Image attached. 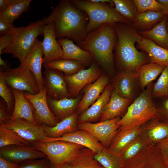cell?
<instances>
[{"instance_id": "52", "label": "cell", "mask_w": 168, "mask_h": 168, "mask_svg": "<svg viewBox=\"0 0 168 168\" xmlns=\"http://www.w3.org/2000/svg\"><path fill=\"white\" fill-rule=\"evenodd\" d=\"M0 64L1 66L3 65L4 67L5 70L10 68L9 63H7V61L2 60L1 56H0Z\"/></svg>"}, {"instance_id": "49", "label": "cell", "mask_w": 168, "mask_h": 168, "mask_svg": "<svg viewBox=\"0 0 168 168\" xmlns=\"http://www.w3.org/2000/svg\"><path fill=\"white\" fill-rule=\"evenodd\" d=\"M162 7L161 12L165 16H168V0H156Z\"/></svg>"}, {"instance_id": "12", "label": "cell", "mask_w": 168, "mask_h": 168, "mask_svg": "<svg viewBox=\"0 0 168 168\" xmlns=\"http://www.w3.org/2000/svg\"><path fill=\"white\" fill-rule=\"evenodd\" d=\"M44 75V87L47 96L57 100L71 98L62 72L54 69L45 68Z\"/></svg>"}, {"instance_id": "4", "label": "cell", "mask_w": 168, "mask_h": 168, "mask_svg": "<svg viewBox=\"0 0 168 168\" xmlns=\"http://www.w3.org/2000/svg\"><path fill=\"white\" fill-rule=\"evenodd\" d=\"M13 38L12 42L0 53L11 54L17 58L21 64H24L25 59L32 49L37 37L44 35V24L42 20L31 22L26 26L10 28L8 33Z\"/></svg>"}, {"instance_id": "22", "label": "cell", "mask_w": 168, "mask_h": 168, "mask_svg": "<svg viewBox=\"0 0 168 168\" xmlns=\"http://www.w3.org/2000/svg\"><path fill=\"white\" fill-rule=\"evenodd\" d=\"M113 90L112 86L106 87L98 99L80 115L79 123L96 121L101 117L104 109L109 102Z\"/></svg>"}, {"instance_id": "36", "label": "cell", "mask_w": 168, "mask_h": 168, "mask_svg": "<svg viewBox=\"0 0 168 168\" xmlns=\"http://www.w3.org/2000/svg\"><path fill=\"white\" fill-rule=\"evenodd\" d=\"M95 159L104 168H120V161L118 156L104 147L95 154Z\"/></svg>"}, {"instance_id": "9", "label": "cell", "mask_w": 168, "mask_h": 168, "mask_svg": "<svg viewBox=\"0 0 168 168\" xmlns=\"http://www.w3.org/2000/svg\"><path fill=\"white\" fill-rule=\"evenodd\" d=\"M120 119L117 117L96 123L83 122L79 123L77 127L91 134L106 148L109 146L117 133L119 127L118 123Z\"/></svg>"}, {"instance_id": "2", "label": "cell", "mask_w": 168, "mask_h": 168, "mask_svg": "<svg viewBox=\"0 0 168 168\" xmlns=\"http://www.w3.org/2000/svg\"><path fill=\"white\" fill-rule=\"evenodd\" d=\"M114 26L117 36L114 50L119 66L124 71H137L148 60L145 54L135 45L142 36L132 24L117 23Z\"/></svg>"}, {"instance_id": "1", "label": "cell", "mask_w": 168, "mask_h": 168, "mask_svg": "<svg viewBox=\"0 0 168 168\" xmlns=\"http://www.w3.org/2000/svg\"><path fill=\"white\" fill-rule=\"evenodd\" d=\"M42 21L44 25L54 22L56 38L71 39L78 45L87 35L89 22L87 15L74 7L69 0H61L50 14L44 17Z\"/></svg>"}, {"instance_id": "15", "label": "cell", "mask_w": 168, "mask_h": 168, "mask_svg": "<svg viewBox=\"0 0 168 168\" xmlns=\"http://www.w3.org/2000/svg\"><path fill=\"white\" fill-rule=\"evenodd\" d=\"M44 51L42 42L37 38L30 52L26 56L24 64L34 75L40 91L44 88V77L42 72Z\"/></svg>"}, {"instance_id": "53", "label": "cell", "mask_w": 168, "mask_h": 168, "mask_svg": "<svg viewBox=\"0 0 168 168\" xmlns=\"http://www.w3.org/2000/svg\"><path fill=\"white\" fill-rule=\"evenodd\" d=\"M166 29L168 33V21L167 20V22L166 24Z\"/></svg>"}, {"instance_id": "26", "label": "cell", "mask_w": 168, "mask_h": 168, "mask_svg": "<svg viewBox=\"0 0 168 168\" xmlns=\"http://www.w3.org/2000/svg\"><path fill=\"white\" fill-rule=\"evenodd\" d=\"M77 116V113L75 112L58 123L54 126L41 125L47 137L58 138L66 133L76 131Z\"/></svg>"}, {"instance_id": "20", "label": "cell", "mask_w": 168, "mask_h": 168, "mask_svg": "<svg viewBox=\"0 0 168 168\" xmlns=\"http://www.w3.org/2000/svg\"><path fill=\"white\" fill-rule=\"evenodd\" d=\"M138 80L136 71H124L117 77L114 89L121 97L131 100L134 94Z\"/></svg>"}, {"instance_id": "25", "label": "cell", "mask_w": 168, "mask_h": 168, "mask_svg": "<svg viewBox=\"0 0 168 168\" xmlns=\"http://www.w3.org/2000/svg\"><path fill=\"white\" fill-rule=\"evenodd\" d=\"M131 102V100L119 96L113 89L110 100L104 109L100 122L118 117Z\"/></svg>"}, {"instance_id": "41", "label": "cell", "mask_w": 168, "mask_h": 168, "mask_svg": "<svg viewBox=\"0 0 168 168\" xmlns=\"http://www.w3.org/2000/svg\"><path fill=\"white\" fill-rule=\"evenodd\" d=\"M51 166L46 157L25 161L19 165L17 168H50Z\"/></svg>"}, {"instance_id": "47", "label": "cell", "mask_w": 168, "mask_h": 168, "mask_svg": "<svg viewBox=\"0 0 168 168\" xmlns=\"http://www.w3.org/2000/svg\"><path fill=\"white\" fill-rule=\"evenodd\" d=\"M19 165L10 162L0 156V168H17Z\"/></svg>"}, {"instance_id": "7", "label": "cell", "mask_w": 168, "mask_h": 168, "mask_svg": "<svg viewBox=\"0 0 168 168\" xmlns=\"http://www.w3.org/2000/svg\"><path fill=\"white\" fill-rule=\"evenodd\" d=\"M31 144L45 154L51 165L69 163L82 152L83 147L79 144L61 141L39 142Z\"/></svg>"}, {"instance_id": "34", "label": "cell", "mask_w": 168, "mask_h": 168, "mask_svg": "<svg viewBox=\"0 0 168 168\" xmlns=\"http://www.w3.org/2000/svg\"><path fill=\"white\" fill-rule=\"evenodd\" d=\"M94 154L90 150L82 151L69 163L71 168H104L95 159Z\"/></svg>"}, {"instance_id": "24", "label": "cell", "mask_w": 168, "mask_h": 168, "mask_svg": "<svg viewBox=\"0 0 168 168\" xmlns=\"http://www.w3.org/2000/svg\"><path fill=\"white\" fill-rule=\"evenodd\" d=\"M136 44L138 48L147 54L150 62L168 66V49L163 48L152 40L142 36Z\"/></svg>"}, {"instance_id": "5", "label": "cell", "mask_w": 168, "mask_h": 168, "mask_svg": "<svg viewBox=\"0 0 168 168\" xmlns=\"http://www.w3.org/2000/svg\"><path fill=\"white\" fill-rule=\"evenodd\" d=\"M152 88L151 83L128 107L126 113L118 123L121 130L139 126L160 116L152 100Z\"/></svg>"}, {"instance_id": "38", "label": "cell", "mask_w": 168, "mask_h": 168, "mask_svg": "<svg viewBox=\"0 0 168 168\" xmlns=\"http://www.w3.org/2000/svg\"><path fill=\"white\" fill-rule=\"evenodd\" d=\"M148 131L150 138L155 141H162L168 137V123L155 121Z\"/></svg>"}, {"instance_id": "3", "label": "cell", "mask_w": 168, "mask_h": 168, "mask_svg": "<svg viewBox=\"0 0 168 168\" xmlns=\"http://www.w3.org/2000/svg\"><path fill=\"white\" fill-rule=\"evenodd\" d=\"M114 24H104L88 33L78 45L89 52L100 65L106 70L113 67V51L117 36Z\"/></svg>"}, {"instance_id": "27", "label": "cell", "mask_w": 168, "mask_h": 168, "mask_svg": "<svg viewBox=\"0 0 168 168\" xmlns=\"http://www.w3.org/2000/svg\"><path fill=\"white\" fill-rule=\"evenodd\" d=\"M167 16H165L162 20L155 25L151 29L140 31L142 36L150 39L158 45L168 49V33L166 29Z\"/></svg>"}, {"instance_id": "37", "label": "cell", "mask_w": 168, "mask_h": 168, "mask_svg": "<svg viewBox=\"0 0 168 168\" xmlns=\"http://www.w3.org/2000/svg\"><path fill=\"white\" fill-rule=\"evenodd\" d=\"M152 96L154 97L168 96V66H166L152 87Z\"/></svg>"}, {"instance_id": "30", "label": "cell", "mask_w": 168, "mask_h": 168, "mask_svg": "<svg viewBox=\"0 0 168 168\" xmlns=\"http://www.w3.org/2000/svg\"><path fill=\"white\" fill-rule=\"evenodd\" d=\"M164 16L161 11H147L138 13L136 20L132 24L140 31L148 30L161 21Z\"/></svg>"}, {"instance_id": "51", "label": "cell", "mask_w": 168, "mask_h": 168, "mask_svg": "<svg viewBox=\"0 0 168 168\" xmlns=\"http://www.w3.org/2000/svg\"><path fill=\"white\" fill-rule=\"evenodd\" d=\"M163 107L164 113L168 117V99L164 102Z\"/></svg>"}, {"instance_id": "46", "label": "cell", "mask_w": 168, "mask_h": 168, "mask_svg": "<svg viewBox=\"0 0 168 168\" xmlns=\"http://www.w3.org/2000/svg\"><path fill=\"white\" fill-rule=\"evenodd\" d=\"M21 0H0V13L8 7L15 4Z\"/></svg>"}, {"instance_id": "23", "label": "cell", "mask_w": 168, "mask_h": 168, "mask_svg": "<svg viewBox=\"0 0 168 168\" xmlns=\"http://www.w3.org/2000/svg\"><path fill=\"white\" fill-rule=\"evenodd\" d=\"M12 90L14 96L15 104L11 119H22L37 125L34 118L33 106L30 101L25 97L24 91Z\"/></svg>"}, {"instance_id": "33", "label": "cell", "mask_w": 168, "mask_h": 168, "mask_svg": "<svg viewBox=\"0 0 168 168\" xmlns=\"http://www.w3.org/2000/svg\"><path fill=\"white\" fill-rule=\"evenodd\" d=\"M31 0H21L0 13V16L9 23L12 24L14 21L19 18L22 14L28 11Z\"/></svg>"}, {"instance_id": "42", "label": "cell", "mask_w": 168, "mask_h": 168, "mask_svg": "<svg viewBox=\"0 0 168 168\" xmlns=\"http://www.w3.org/2000/svg\"><path fill=\"white\" fill-rule=\"evenodd\" d=\"M142 147V144L141 142L138 141L133 142L125 151L124 154V158L126 159L132 158L140 150Z\"/></svg>"}, {"instance_id": "54", "label": "cell", "mask_w": 168, "mask_h": 168, "mask_svg": "<svg viewBox=\"0 0 168 168\" xmlns=\"http://www.w3.org/2000/svg\"><path fill=\"white\" fill-rule=\"evenodd\" d=\"M167 16V20L168 21V16Z\"/></svg>"}, {"instance_id": "6", "label": "cell", "mask_w": 168, "mask_h": 168, "mask_svg": "<svg viewBox=\"0 0 168 168\" xmlns=\"http://www.w3.org/2000/svg\"><path fill=\"white\" fill-rule=\"evenodd\" d=\"M69 1L76 8L87 15L89 22L86 29L87 35L104 24H131L114 8L107 3L94 2L90 0Z\"/></svg>"}, {"instance_id": "29", "label": "cell", "mask_w": 168, "mask_h": 168, "mask_svg": "<svg viewBox=\"0 0 168 168\" xmlns=\"http://www.w3.org/2000/svg\"><path fill=\"white\" fill-rule=\"evenodd\" d=\"M166 66L150 62L141 66L137 70L138 80L142 89L147 86L161 73Z\"/></svg>"}, {"instance_id": "21", "label": "cell", "mask_w": 168, "mask_h": 168, "mask_svg": "<svg viewBox=\"0 0 168 168\" xmlns=\"http://www.w3.org/2000/svg\"><path fill=\"white\" fill-rule=\"evenodd\" d=\"M49 108L55 117L61 120L74 113L81 100L80 97L65 98L57 100L46 96Z\"/></svg>"}, {"instance_id": "16", "label": "cell", "mask_w": 168, "mask_h": 168, "mask_svg": "<svg viewBox=\"0 0 168 168\" xmlns=\"http://www.w3.org/2000/svg\"><path fill=\"white\" fill-rule=\"evenodd\" d=\"M55 141L68 142L81 145L87 147L94 154L99 152L104 147L101 143L92 135L82 130L66 133L58 138L47 137L42 142Z\"/></svg>"}, {"instance_id": "18", "label": "cell", "mask_w": 168, "mask_h": 168, "mask_svg": "<svg viewBox=\"0 0 168 168\" xmlns=\"http://www.w3.org/2000/svg\"><path fill=\"white\" fill-rule=\"evenodd\" d=\"M108 82V78L103 74L93 83L87 86L77 108L78 113L82 114L98 99Z\"/></svg>"}, {"instance_id": "50", "label": "cell", "mask_w": 168, "mask_h": 168, "mask_svg": "<svg viewBox=\"0 0 168 168\" xmlns=\"http://www.w3.org/2000/svg\"><path fill=\"white\" fill-rule=\"evenodd\" d=\"M50 168H71V167L69 163H67L59 165H51Z\"/></svg>"}, {"instance_id": "13", "label": "cell", "mask_w": 168, "mask_h": 168, "mask_svg": "<svg viewBox=\"0 0 168 168\" xmlns=\"http://www.w3.org/2000/svg\"><path fill=\"white\" fill-rule=\"evenodd\" d=\"M101 73L99 67L93 62L88 69H82L72 75H64L68 89L71 96H77L85 86L96 81Z\"/></svg>"}, {"instance_id": "8", "label": "cell", "mask_w": 168, "mask_h": 168, "mask_svg": "<svg viewBox=\"0 0 168 168\" xmlns=\"http://www.w3.org/2000/svg\"><path fill=\"white\" fill-rule=\"evenodd\" d=\"M0 73L12 89L27 91L33 95L40 91L34 75L25 64L15 68L1 70Z\"/></svg>"}, {"instance_id": "14", "label": "cell", "mask_w": 168, "mask_h": 168, "mask_svg": "<svg viewBox=\"0 0 168 168\" xmlns=\"http://www.w3.org/2000/svg\"><path fill=\"white\" fill-rule=\"evenodd\" d=\"M0 156L19 165L27 161L46 157L44 153L31 146L10 145L1 147Z\"/></svg>"}, {"instance_id": "43", "label": "cell", "mask_w": 168, "mask_h": 168, "mask_svg": "<svg viewBox=\"0 0 168 168\" xmlns=\"http://www.w3.org/2000/svg\"><path fill=\"white\" fill-rule=\"evenodd\" d=\"M12 115L8 112L4 102L1 100L0 103V124L11 119Z\"/></svg>"}, {"instance_id": "32", "label": "cell", "mask_w": 168, "mask_h": 168, "mask_svg": "<svg viewBox=\"0 0 168 168\" xmlns=\"http://www.w3.org/2000/svg\"><path fill=\"white\" fill-rule=\"evenodd\" d=\"M30 143L12 130L0 124V147L10 145L28 146Z\"/></svg>"}, {"instance_id": "44", "label": "cell", "mask_w": 168, "mask_h": 168, "mask_svg": "<svg viewBox=\"0 0 168 168\" xmlns=\"http://www.w3.org/2000/svg\"><path fill=\"white\" fill-rule=\"evenodd\" d=\"M13 40L12 35L9 33L0 36V53L8 46L12 42Z\"/></svg>"}, {"instance_id": "48", "label": "cell", "mask_w": 168, "mask_h": 168, "mask_svg": "<svg viewBox=\"0 0 168 168\" xmlns=\"http://www.w3.org/2000/svg\"><path fill=\"white\" fill-rule=\"evenodd\" d=\"M160 148L168 158V137L160 142Z\"/></svg>"}, {"instance_id": "10", "label": "cell", "mask_w": 168, "mask_h": 168, "mask_svg": "<svg viewBox=\"0 0 168 168\" xmlns=\"http://www.w3.org/2000/svg\"><path fill=\"white\" fill-rule=\"evenodd\" d=\"M0 124L13 130L31 144L43 141L47 137L42 125L35 124L25 119H10Z\"/></svg>"}, {"instance_id": "17", "label": "cell", "mask_w": 168, "mask_h": 168, "mask_svg": "<svg viewBox=\"0 0 168 168\" xmlns=\"http://www.w3.org/2000/svg\"><path fill=\"white\" fill-rule=\"evenodd\" d=\"M44 39L42 42L44 51L43 63L59 59L63 54L62 47L56 39L54 23L44 25Z\"/></svg>"}, {"instance_id": "11", "label": "cell", "mask_w": 168, "mask_h": 168, "mask_svg": "<svg viewBox=\"0 0 168 168\" xmlns=\"http://www.w3.org/2000/svg\"><path fill=\"white\" fill-rule=\"evenodd\" d=\"M24 95L33 106L34 118L37 125L44 124L49 127L56 125L58 123V119L49 107L45 88L36 94L33 95L24 91Z\"/></svg>"}, {"instance_id": "31", "label": "cell", "mask_w": 168, "mask_h": 168, "mask_svg": "<svg viewBox=\"0 0 168 168\" xmlns=\"http://www.w3.org/2000/svg\"><path fill=\"white\" fill-rule=\"evenodd\" d=\"M43 65L45 68L56 69L64 72L66 75L74 74L84 68V66L79 62L69 59H58L44 63Z\"/></svg>"}, {"instance_id": "39", "label": "cell", "mask_w": 168, "mask_h": 168, "mask_svg": "<svg viewBox=\"0 0 168 168\" xmlns=\"http://www.w3.org/2000/svg\"><path fill=\"white\" fill-rule=\"evenodd\" d=\"M0 96L4 100L9 113L13 112L15 98L12 90L6 84L2 75L0 73Z\"/></svg>"}, {"instance_id": "55", "label": "cell", "mask_w": 168, "mask_h": 168, "mask_svg": "<svg viewBox=\"0 0 168 168\" xmlns=\"http://www.w3.org/2000/svg\"></svg>"}, {"instance_id": "19", "label": "cell", "mask_w": 168, "mask_h": 168, "mask_svg": "<svg viewBox=\"0 0 168 168\" xmlns=\"http://www.w3.org/2000/svg\"><path fill=\"white\" fill-rule=\"evenodd\" d=\"M58 41L61 45L63 51L59 59H69L76 61L83 65H89L93 56L89 51L81 49L73 43V41L65 38L58 39Z\"/></svg>"}, {"instance_id": "35", "label": "cell", "mask_w": 168, "mask_h": 168, "mask_svg": "<svg viewBox=\"0 0 168 168\" xmlns=\"http://www.w3.org/2000/svg\"><path fill=\"white\" fill-rule=\"evenodd\" d=\"M115 10L132 23L136 20L138 12L133 0H113Z\"/></svg>"}, {"instance_id": "28", "label": "cell", "mask_w": 168, "mask_h": 168, "mask_svg": "<svg viewBox=\"0 0 168 168\" xmlns=\"http://www.w3.org/2000/svg\"><path fill=\"white\" fill-rule=\"evenodd\" d=\"M139 127L130 129L121 130L113 138L110 150L116 153L123 150L131 144L138 136L140 132Z\"/></svg>"}, {"instance_id": "40", "label": "cell", "mask_w": 168, "mask_h": 168, "mask_svg": "<svg viewBox=\"0 0 168 168\" xmlns=\"http://www.w3.org/2000/svg\"><path fill=\"white\" fill-rule=\"evenodd\" d=\"M138 13L147 11H161L163 7L155 0H133Z\"/></svg>"}, {"instance_id": "45", "label": "cell", "mask_w": 168, "mask_h": 168, "mask_svg": "<svg viewBox=\"0 0 168 168\" xmlns=\"http://www.w3.org/2000/svg\"><path fill=\"white\" fill-rule=\"evenodd\" d=\"M0 16V35H3L8 33L10 28L13 26Z\"/></svg>"}]
</instances>
